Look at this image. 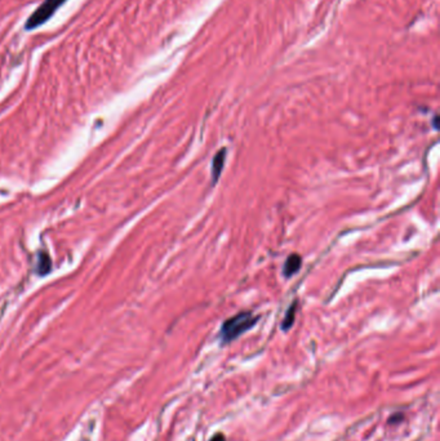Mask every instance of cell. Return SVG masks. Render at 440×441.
<instances>
[{
    "label": "cell",
    "mask_w": 440,
    "mask_h": 441,
    "mask_svg": "<svg viewBox=\"0 0 440 441\" xmlns=\"http://www.w3.org/2000/svg\"><path fill=\"white\" fill-rule=\"evenodd\" d=\"M65 2L66 0H45L44 3L40 4L35 12L29 17V20L26 21V25H25V29L34 30L38 26H40V25L44 24V22H47Z\"/></svg>",
    "instance_id": "7a4b0ae2"
},
{
    "label": "cell",
    "mask_w": 440,
    "mask_h": 441,
    "mask_svg": "<svg viewBox=\"0 0 440 441\" xmlns=\"http://www.w3.org/2000/svg\"><path fill=\"white\" fill-rule=\"evenodd\" d=\"M209 441H226V437H225L223 433H216Z\"/></svg>",
    "instance_id": "52a82bcc"
},
{
    "label": "cell",
    "mask_w": 440,
    "mask_h": 441,
    "mask_svg": "<svg viewBox=\"0 0 440 441\" xmlns=\"http://www.w3.org/2000/svg\"><path fill=\"white\" fill-rule=\"evenodd\" d=\"M51 270V259L48 257V254L42 253L38 258V266H36V271L38 274H48Z\"/></svg>",
    "instance_id": "8992f818"
},
{
    "label": "cell",
    "mask_w": 440,
    "mask_h": 441,
    "mask_svg": "<svg viewBox=\"0 0 440 441\" xmlns=\"http://www.w3.org/2000/svg\"><path fill=\"white\" fill-rule=\"evenodd\" d=\"M301 264H302V259L298 254H291L287 258L284 267H283V274L286 278H291L295 274L298 273V270L301 269Z\"/></svg>",
    "instance_id": "277c9868"
},
{
    "label": "cell",
    "mask_w": 440,
    "mask_h": 441,
    "mask_svg": "<svg viewBox=\"0 0 440 441\" xmlns=\"http://www.w3.org/2000/svg\"><path fill=\"white\" fill-rule=\"evenodd\" d=\"M296 308H297V302H293V305L289 307L288 312H287L286 317L283 320L282 323V329L283 330H288L293 323H295V317H296Z\"/></svg>",
    "instance_id": "5b68a950"
},
{
    "label": "cell",
    "mask_w": 440,
    "mask_h": 441,
    "mask_svg": "<svg viewBox=\"0 0 440 441\" xmlns=\"http://www.w3.org/2000/svg\"><path fill=\"white\" fill-rule=\"evenodd\" d=\"M258 319V316H254L249 311L239 312L235 316L230 317L221 326V342L222 343H229L231 340L236 339L239 335H241L243 333H245L247 330H249L250 328L256 325Z\"/></svg>",
    "instance_id": "6da1fadb"
},
{
    "label": "cell",
    "mask_w": 440,
    "mask_h": 441,
    "mask_svg": "<svg viewBox=\"0 0 440 441\" xmlns=\"http://www.w3.org/2000/svg\"><path fill=\"white\" fill-rule=\"evenodd\" d=\"M225 159H226V148H221L212 161V181H213V184H216L220 178L223 165H225Z\"/></svg>",
    "instance_id": "3957f363"
}]
</instances>
